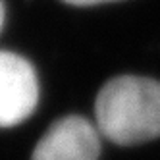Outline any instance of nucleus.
I'll return each instance as SVG.
<instances>
[{
    "label": "nucleus",
    "mask_w": 160,
    "mask_h": 160,
    "mask_svg": "<svg viewBox=\"0 0 160 160\" xmlns=\"http://www.w3.org/2000/svg\"><path fill=\"white\" fill-rule=\"evenodd\" d=\"M97 128L116 145L131 147L160 137V83L147 77H114L95 102Z\"/></svg>",
    "instance_id": "1"
},
{
    "label": "nucleus",
    "mask_w": 160,
    "mask_h": 160,
    "mask_svg": "<svg viewBox=\"0 0 160 160\" xmlns=\"http://www.w3.org/2000/svg\"><path fill=\"white\" fill-rule=\"evenodd\" d=\"M39 102V81L33 66L21 56L0 50V128L27 120Z\"/></svg>",
    "instance_id": "2"
},
{
    "label": "nucleus",
    "mask_w": 160,
    "mask_h": 160,
    "mask_svg": "<svg viewBox=\"0 0 160 160\" xmlns=\"http://www.w3.org/2000/svg\"><path fill=\"white\" fill-rule=\"evenodd\" d=\"M100 131L81 116H68L50 125L33 151L31 160H97Z\"/></svg>",
    "instance_id": "3"
},
{
    "label": "nucleus",
    "mask_w": 160,
    "mask_h": 160,
    "mask_svg": "<svg viewBox=\"0 0 160 160\" xmlns=\"http://www.w3.org/2000/svg\"><path fill=\"white\" fill-rule=\"evenodd\" d=\"M73 6H93V4H102V2H112V0H64Z\"/></svg>",
    "instance_id": "4"
},
{
    "label": "nucleus",
    "mask_w": 160,
    "mask_h": 160,
    "mask_svg": "<svg viewBox=\"0 0 160 160\" xmlns=\"http://www.w3.org/2000/svg\"><path fill=\"white\" fill-rule=\"evenodd\" d=\"M2 23H4V4L0 0V29H2Z\"/></svg>",
    "instance_id": "5"
}]
</instances>
